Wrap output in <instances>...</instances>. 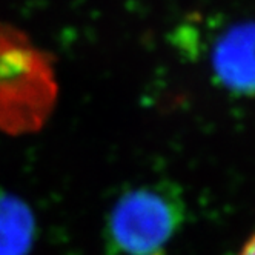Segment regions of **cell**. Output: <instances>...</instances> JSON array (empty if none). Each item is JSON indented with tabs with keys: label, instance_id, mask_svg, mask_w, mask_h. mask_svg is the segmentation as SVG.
<instances>
[{
	"label": "cell",
	"instance_id": "1",
	"mask_svg": "<svg viewBox=\"0 0 255 255\" xmlns=\"http://www.w3.org/2000/svg\"><path fill=\"white\" fill-rule=\"evenodd\" d=\"M57 99L52 56L25 31L0 20V132L22 137L42 131Z\"/></svg>",
	"mask_w": 255,
	"mask_h": 255
},
{
	"label": "cell",
	"instance_id": "2",
	"mask_svg": "<svg viewBox=\"0 0 255 255\" xmlns=\"http://www.w3.org/2000/svg\"><path fill=\"white\" fill-rule=\"evenodd\" d=\"M186 218L177 186L157 181L125 191L105 222L106 255H166Z\"/></svg>",
	"mask_w": 255,
	"mask_h": 255
},
{
	"label": "cell",
	"instance_id": "3",
	"mask_svg": "<svg viewBox=\"0 0 255 255\" xmlns=\"http://www.w3.org/2000/svg\"><path fill=\"white\" fill-rule=\"evenodd\" d=\"M214 80L234 96L255 97V20L228 25L209 49Z\"/></svg>",
	"mask_w": 255,
	"mask_h": 255
},
{
	"label": "cell",
	"instance_id": "4",
	"mask_svg": "<svg viewBox=\"0 0 255 255\" xmlns=\"http://www.w3.org/2000/svg\"><path fill=\"white\" fill-rule=\"evenodd\" d=\"M34 235L31 208L17 195L0 191V255H28Z\"/></svg>",
	"mask_w": 255,
	"mask_h": 255
},
{
	"label": "cell",
	"instance_id": "5",
	"mask_svg": "<svg viewBox=\"0 0 255 255\" xmlns=\"http://www.w3.org/2000/svg\"><path fill=\"white\" fill-rule=\"evenodd\" d=\"M239 255H255V234L246 242V245L242 248Z\"/></svg>",
	"mask_w": 255,
	"mask_h": 255
}]
</instances>
